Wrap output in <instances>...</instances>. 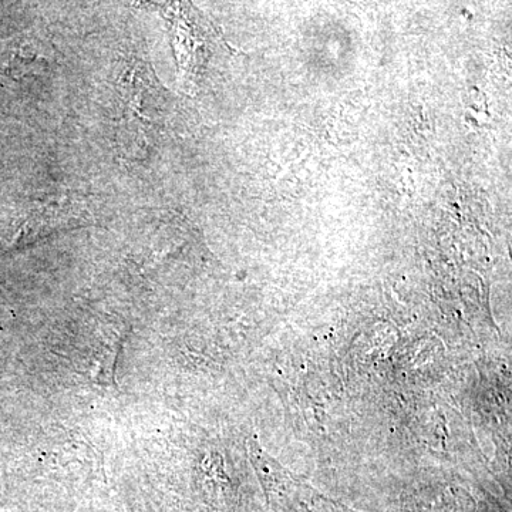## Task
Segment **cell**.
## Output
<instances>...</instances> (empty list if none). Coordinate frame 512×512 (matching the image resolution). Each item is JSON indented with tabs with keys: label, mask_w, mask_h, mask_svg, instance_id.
I'll return each mask as SVG.
<instances>
[{
	"label": "cell",
	"mask_w": 512,
	"mask_h": 512,
	"mask_svg": "<svg viewBox=\"0 0 512 512\" xmlns=\"http://www.w3.org/2000/svg\"><path fill=\"white\" fill-rule=\"evenodd\" d=\"M276 505L281 512H348L322 498L299 493L276 500Z\"/></svg>",
	"instance_id": "6da1fadb"
},
{
	"label": "cell",
	"mask_w": 512,
	"mask_h": 512,
	"mask_svg": "<svg viewBox=\"0 0 512 512\" xmlns=\"http://www.w3.org/2000/svg\"><path fill=\"white\" fill-rule=\"evenodd\" d=\"M120 350V339L113 340L107 348L103 349L97 357L96 366L93 367L94 379L100 384L114 383V366H116L117 355Z\"/></svg>",
	"instance_id": "7a4b0ae2"
}]
</instances>
